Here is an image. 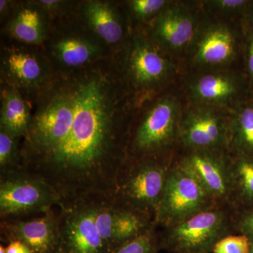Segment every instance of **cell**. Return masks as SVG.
Here are the masks:
<instances>
[{"instance_id":"18","label":"cell","mask_w":253,"mask_h":253,"mask_svg":"<svg viewBox=\"0 0 253 253\" xmlns=\"http://www.w3.org/2000/svg\"><path fill=\"white\" fill-rule=\"evenodd\" d=\"M235 40L227 28L214 27L200 40L196 57L201 64L217 66L229 62L235 54Z\"/></svg>"},{"instance_id":"35","label":"cell","mask_w":253,"mask_h":253,"mask_svg":"<svg viewBox=\"0 0 253 253\" xmlns=\"http://www.w3.org/2000/svg\"><path fill=\"white\" fill-rule=\"evenodd\" d=\"M249 253H253V243L251 242V249H250Z\"/></svg>"},{"instance_id":"30","label":"cell","mask_w":253,"mask_h":253,"mask_svg":"<svg viewBox=\"0 0 253 253\" xmlns=\"http://www.w3.org/2000/svg\"><path fill=\"white\" fill-rule=\"evenodd\" d=\"M6 250V253H33L27 246L18 241H10Z\"/></svg>"},{"instance_id":"3","label":"cell","mask_w":253,"mask_h":253,"mask_svg":"<svg viewBox=\"0 0 253 253\" xmlns=\"http://www.w3.org/2000/svg\"><path fill=\"white\" fill-rule=\"evenodd\" d=\"M81 20L62 23L48 33L44 54L55 74L76 72L111 55L110 47Z\"/></svg>"},{"instance_id":"15","label":"cell","mask_w":253,"mask_h":253,"mask_svg":"<svg viewBox=\"0 0 253 253\" xmlns=\"http://www.w3.org/2000/svg\"><path fill=\"white\" fill-rule=\"evenodd\" d=\"M195 30V20L189 11L179 7H169L163 9L156 18L154 36L168 49L179 51L189 44Z\"/></svg>"},{"instance_id":"14","label":"cell","mask_w":253,"mask_h":253,"mask_svg":"<svg viewBox=\"0 0 253 253\" xmlns=\"http://www.w3.org/2000/svg\"><path fill=\"white\" fill-rule=\"evenodd\" d=\"M178 135L191 150L221 151L229 145V125L212 111H191L179 121Z\"/></svg>"},{"instance_id":"8","label":"cell","mask_w":253,"mask_h":253,"mask_svg":"<svg viewBox=\"0 0 253 253\" xmlns=\"http://www.w3.org/2000/svg\"><path fill=\"white\" fill-rule=\"evenodd\" d=\"M179 121L176 100L170 97L159 100L145 114L129 138L127 158H157L156 155L178 135Z\"/></svg>"},{"instance_id":"31","label":"cell","mask_w":253,"mask_h":253,"mask_svg":"<svg viewBox=\"0 0 253 253\" xmlns=\"http://www.w3.org/2000/svg\"><path fill=\"white\" fill-rule=\"evenodd\" d=\"M240 229L244 231V235L249 239L253 238V213L246 216L239 222Z\"/></svg>"},{"instance_id":"7","label":"cell","mask_w":253,"mask_h":253,"mask_svg":"<svg viewBox=\"0 0 253 253\" xmlns=\"http://www.w3.org/2000/svg\"><path fill=\"white\" fill-rule=\"evenodd\" d=\"M230 234V217L215 206L168 228L160 247L172 253H211Z\"/></svg>"},{"instance_id":"6","label":"cell","mask_w":253,"mask_h":253,"mask_svg":"<svg viewBox=\"0 0 253 253\" xmlns=\"http://www.w3.org/2000/svg\"><path fill=\"white\" fill-rule=\"evenodd\" d=\"M217 206L192 176L177 166L169 168L154 224L172 227Z\"/></svg>"},{"instance_id":"26","label":"cell","mask_w":253,"mask_h":253,"mask_svg":"<svg viewBox=\"0 0 253 253\" xmlns=\"http://www.w3.org/2000/svg\"><path fill=\"white\" fill-rule=\"evenodd\" d=\"M154 229L153 226L141 235L118 246L111 253H157L160 246Z\"/></svg>"},{"instance_id":"2","label":"cell","mask_w":253,"mask_h":253,"mask_svg":"<svg viewBox=\"0 0 253 253\" xmlns=\"http://www.w3.org/2000/svg\"><path fill=\"white\" fill-rule=\"evenodd\" d=\"M38 93L36 111L20 146V163L54 147L69 132L76 106V73L55 74Z\"/></svg>"},{"instance_id":"20","label":"cell","mask_w":253,"mask_h":253,"mask_svg":"<svg viewBox=\"0 0 253 253\" xmlns=\"http://www.w3.org/2000/svg\"><path fill=\"white\" fill-rule=\"evenodd\" d=\"M114 205V229L111 251L154 226V219L148 214L131 208L118 206L115 203Z\"/></svg>"},{"instance_id":"25","label":"cell","mask_w":253,"mask_h":253,"mask_svg":"<svg viewBox=\"0 0 253 253\" xmlns=\"http://www.w3.org/2000/svg\"><path fill=\"white\" fill-rule=\"evenodd\" d=\"M234 191L241 189L246 197L253 199V161L241 158L231 161Z\"/></svg>"},{"instance_id":"23","label":"cell","mask_w":253,"mask_h":253,"mask_svg":"<svg viewBox=\"0 0 253 253\" xmlns=\"http://www.w3.org/2000/svg\"><path fill=\"white\" fill-rule=\"evenodd\" d=\"M20 139L0 129V174L19 169Z\"/></svg>"},{"instance_id":"34","label":"cell","mask_w":253,"mask_h":253,"mask_svg":"<svg viewBox=\"0 0 253 253\" xmlns=\"http://www.w3.org/2000/svg\"><path fill=\"white\" fill-rule=\"evenodd\" d=\"M6 253V247H4V246H3L2 245H1V246H0V253Z\"/></svg>"},{"instance_id":"22","label":"cell","mask_w":253,"mask_h":253,"mask_svg":"<svg viewBox=\"0 0 253 253\" xmlns=\"http://www.w3.org/2000/svg\"><path fill=\"white\" fill-rule=\"evenodd\" d=\"M253 154V101L244 105L229 124V144Z\"/></svg>"},{"instance_id":"24","label":"cell","mask_w":253,"mask_h":253,"mask_svg":"<svg viewBox=\"0 0 253 253\" xmlns=\"http://www.w3.org/2000/svg\"><path fill=\"white\" fill-rule=\"evenodd\" d=\"M115 205L113 199L98 200L96 204L95 221L105 244L112 250L114 229Z\"/></svg>"},{"instance_id":"13","label":"cell","mask_w":253,"mask_h":253,"mask_svg":"<svg viewBox=\"0 0 253 253\" xmlns=\"http://www.w3.org/2000/svg\"><path fill=\"white\" fill-rule=\"evenodd\" d=\"M1 236L8 243L18 241L33 253H57L59 246V215L53 210L28 220L3 219Z\"/></svg>"},{"instance_id":"27","label":"cell","mask_w":253,"mask_h":253,"mask_svg":"<svg viewBox=\"0 0 253 253\" xmlns=\"http://www.w3.org/2000/svg\"><path fill=\"white\" fill-rule=\"evenodd\" d=\"M251 242L247 236L229 235L222 238L215 244L213 253H249Z\"/></svg>"},{"instance_id":"5","label":"cell","mask_w":253,"mask_h":253,"mask_svg":"<svg viewBox=\"0 0 253 253\" xmlns=\"http://www.w3.org/2000/svg\"><path fill=\"white\" fill-rule=\"evenodd\" d=\"M0 178L1 219L45 213L61 206L56 191L39 176L18 169L1 174Z\"/></svg>"},{"instance_id":"28","label":"cell","mask_w":253,"mask_h":253,"mask_svg":"<svg viewBox=\"0 0 253 253\" xmlns=\"http://www.w3.org/2000/svg\"><path fill=\"white\" fill-rule=\"evenodd\" d=\"M168 4L165 0H133L129 2V7L137 18L147 19L162 11Z\"/></svg>"},{"instance_id":"32","label":"cell","mask_w":253,"mask_h":253,"mask_svg":"<svg viewBox=\"0 0 253 253\" xmlns=\"http://www.w3.org/2000/svg\"><path fill=\"white\" fill-rule=\"evenodd\" d=\"M247 66L251 77L253 80V36L250 40L248 46Z\"/></svg>"},{"instance_id":"4","label":"cell","mask_w":253,"mask_h":253,"mask_svg":"<svg viewBox=\"0 0 253 253\" xmlns=\"http://www.w3.org/2000/svg\"><path fill=\"white\" fill-rule=\"evenodd\" d=\"M169 168L157 158H126L118 175L113 201L155 219Z\"/></svg>"},{"instance_id":"29","label":"cell","mask_w":253,"mask_h":253,"mask_svg":"<svg viewBox=\"0 0 253 253\" xmlns=\"http://www.w3.org/2000/svg\"><path fill=\"white\" fill-rule=\"evenodd\" d=\"M249 1L245 0H218L212 1L217 9L226 12H234L244 9L249 4Z\"/></svg>"},{"instance_id":"10","label":"cell","mask_w":253,"mask_h":253,"mask_svg":"<svg viewBox=\"0 0 253 253\" xmlns=\"http://www.w3.org/2000/svg\"><path fill=\"white\" fill-rule=\"evenodd\" d=\"M204 187L216 204H230L234 194L231 161L219 150H191L176 165Z\"/></svg>"},{"instance_id":"9","label":"cell","mask_w":253,"mask_h":253,"mask_svg":"<svg viewBox=\"0 0 253 253\" xmlns=\"http://www.w3.org/2000/svg\"><path fill=\"white\" fill-rule=\"evenodd\" d=\"M96 201L60 206L57 253H110L95 221Z\"/></svg>"},{"instance_id":"17","label":"cell","mask_w":253,"mask_h":253,"mask_svg":"<svg viewBox=\"0 0 253 253\" xmlns=\"http://www.w3.org/2000/svg\"><path fill=\"white\" fill-rule=\"evenodd\" d=\"M46 14L37 3H24L15 10L6 26L7 33L26 45L44 44L49 33Z\"/></svg>"},{"instance_id":"11","label":"cell","mask_w":253,"mask_h":253,"mask_svg":"<svg viewBox=\"0 0 253 253\" xmlns=\"http://www.w3.org/2000/svg\"><path fill=\"white\" fill-rule=\"evenodd\" d=\"M1 73L7 85L28 92L41 91L55 76L45 55L14 44L4 47Z\"/></svg>"},{"instance_id":"33","label":"cell","mask_w":253,"mask_h":253,"mask_svg":"<svg viewBox=\"0 0 253 253\" xmlns=\"http://www.w3.org/2000/svg\"><path fill=\"white\" fill-rule=\"evenodd\" d=\"M10 4H11V1H6V0L0 1V13H1V16H4L6 13L8 12Z\"/></svg>"},{"instance_id":"1","label":"cell","mask_w":253,"mask_h":253,"mask_svg":"<svg viewBox=\"0 0 253 253\" xmlns=\"http://www.w3.org/2000/svg\"><path fill=\"white\" fill-rule=\"evenodd\" d=\"M118 71L110 55L75 72L76 106L69 132L54 147L20 163V169L54 189L60 206L113 199L129 141Z\"/></svg>"},{"instance_id":"12","label":"cell","mask_w":253,"mask_h":253,"mask_svg":"<svg viewBox=\"0 0 253 253\" xmlns=\"http://www.w3.org/2000/svg\"><path fill=\"white\" fill-rule=\"evenodd\" d=\"M126 79L136 89L151 90L161 84L170 73V63L152 42L136 36L125 57Z\"/></svg>"},{"instance_id":"19","label":"cell","mask_w":253,"mask_h":253,"mask_svg":"<svg viewBox=\"0 0 253 253\" xmlns=\"http://www.w3.org/2000/svg\"><path fill=\"white\" fill-rule=\"evenodd\" d=\"M31 119L29 105L20 91L7 85L1 91L0 129L22 139L27 134Z\"/></svg>"},{"instance_id":"36","label":"cell","mask_w":253,"mask_h":253,"mask_svg":"<svg viewBox=\"0 0 253 253\" xmlns=\"http://www.w3.org/2000/svg\"><path fill=\"white\" fill-rule=\"evenodd\" d=\"M251 26H252L253 30V14L252 16V18H251Z\"/></svg>"},{"instance_id":"21","label":"cell","mask_w":253,"mask_h":253,"mask_svg":"<svg viewBox=\"0 0 253 253\" xmlns=\"http://www.w3.org/2000/svg\"><path fill=\"white\" fill-rule=\"evenodd\" d=\"M238 84L232 78L221 74L206 75L199 78L194 86V94L201 101L223 103L234 97Z\"/></svg>"},{"instance_id":"16","label":"cell","mask_w":253,"mask_h":253,"mask_svg":"<svg viewBox=\"0 0 253 253\" xmlns=\"http://www.w3.org/2000/svg\"><path fill=\"white\" fill-rule=\"evenodd\" d=\"M81 18L109 47L123 41L125 29L122 18L111 2L86 1L82 6Z\"/></svg>"}]
</instances>
